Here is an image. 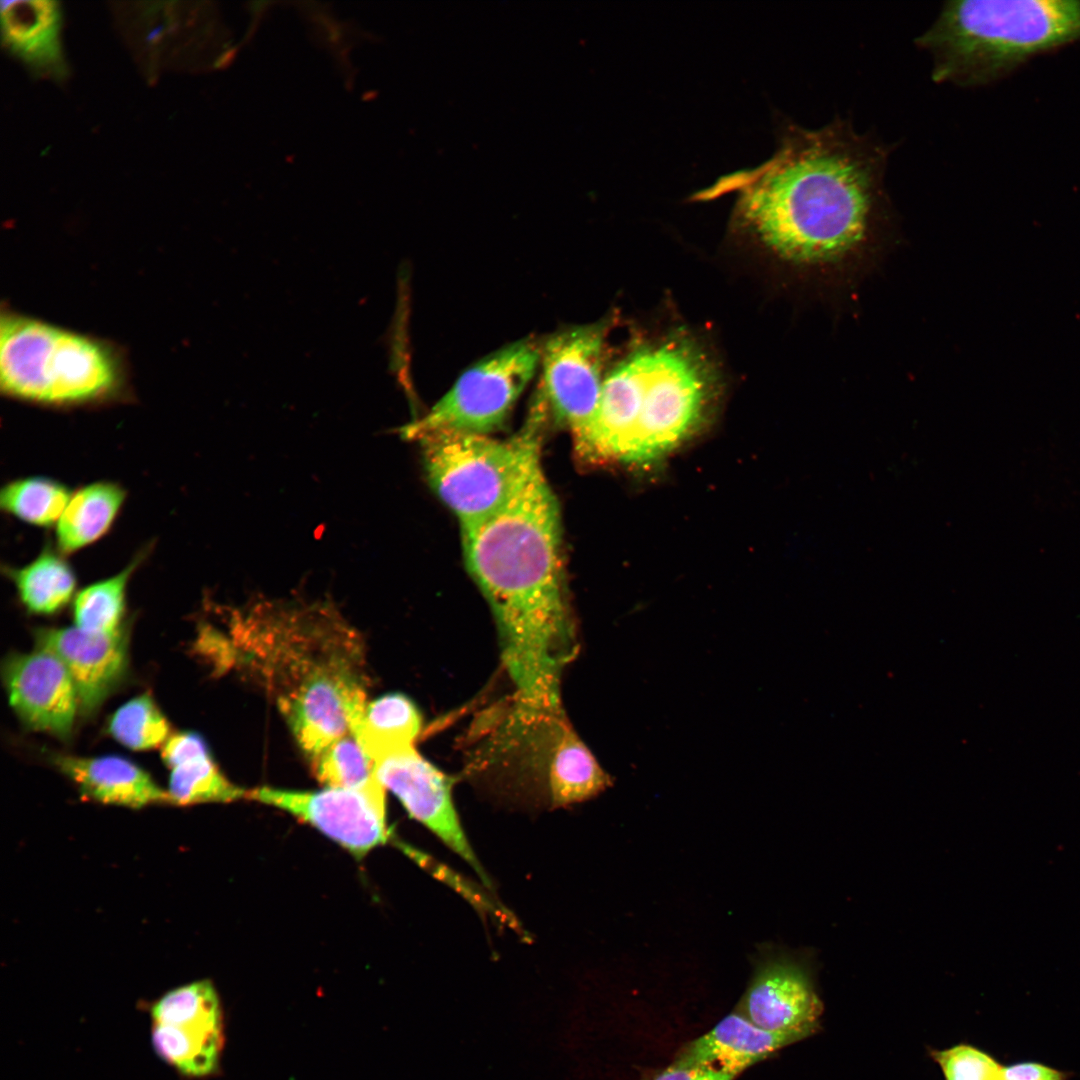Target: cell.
<instances>
[{"label":"cell","instance_id":"6da1fadb","mask_svg":"<svg viewBox=\"0 0 1080 1080\" xmlns=\"http://www.w3.org/2000/svg\"><path fill=\"white\" fill-rule=\"evenodd\" d=\"M461 530L467 569L496 620L516 713L531 720L560 716L561 674L575 656L576 634L559 506L541 464L503 507Z\"/></svg>","mask_w":1080,"mask_h":1080},{"label":"cell","instance_id":"7a4b0ae2","mask_svg":"<svg viewBox=\"0 0 1080 1080\" xmlns=\"http://www.w3.org/2000/svg\"><path fill=\"white\" fill-rule=\"evenodd\" d=\"M889 148L837 118L818 129L781 127L765 162L696 195H737L735 220L783 258L826 264L858 248L886 202Z\"/></svg>","mask_w":1080,"mask_h":1080},{"label":"cell","instance_id":"3957f363","mask_svg":"<svg viewBox=\"0 0 1080 1080\" xmlns=\"http://www.w3.org/2000/svg\"><path fill=\"white\" fill-rule=\"evenodd\" d=\"M915 42L932 57L936 83L986 86L1080 42V1H948Z\"/></svg>","mask_w":1080,"mask_h":1080},{"label":"cell","instance_id":"277c9868","mask_svg":"<svg viewBox=\"0 0 1080 1080\" xmlns=\"http://www.w3.org/2000/svg\"><path fill=\"white\" fill-rule=\"evenodd\" d=\"M714 376L705 356L680 340L641 348L619 362L608 378L633 425L623 462L652 463L685 439L705 415Z\"/></svg>","mask_w":1080,"mask_h":1080},{"label":"cell","instance_id":"5b68a950","mask_svg":"<svg viewBox=\"0 0 1080 1080\" xmlns=\"http://www.w3.org/2000/svg\"><path fill=\"white\" fill-rule=\"evenodd\" d=\"M124 370L109 344L18 314L0 324V384L8 396L48 405L96 401L115 393Z\"/></svg>","mask_w":1080,"mask_h":1080},{"label":"cell","instance_id":"8992f818","mask_svg":"<svg viewBox=\"0 0 1080 1080\" xmlns=\"http://www.w3.org/2000/svg\"><path fill=\"white\" fill-rule=\"evenodd\" d=\"M548 416L543 402L535 397L527 423L510 439L456 431L432 432L417 439L428 482L461 527L503 507L540 464L541 428Z\"/></svg>","mask_w":1080,"mask_h":1080},{"label":"cell","instance_id":"52a82bcc","mask_svg":"<svg viewBox=\"0 0 1080 1080\" xmlns=\"http://www.w3.org/2000/svg\"><path fill=\"white\" fill-rule=\"evenodd\" d=\"M541 361V346L524 338L493 352L466 370L403 435L417 440L437 431L488 435L506 422Z\"/></svg>","mask_w":1080,"mask_h":1080},{"label":"cell","instance_id":"ba28073f","mask_svg":"<svg viewBox=\"0 0 1080 1080\" xmlns=\"http://www.w3.org/2000/svg\"><path fill=\"white\" fill-rule=\"evenodd\" d=\"M606 330L604 323L566 328L541 347L536 395L549 415L569 429L574 449L584 441L601 395Z\"/></svg>","mask_w":1080,"mask_h":1080},{"label":"cell","instance_id":"9c48e42d","mask_svg":"<svg viewBox=\"0 0 1080 1080\" xmlns=\"http://www.w3.org/2000/svg\"><path fill=\"white\" fill-rule=\"evenodd\" d=\"M157 1054L184 1075L215 1071L223 1044L222 1013L214 985L199 980L175 988L151 1007Z\"/></svg>","mask_w":1080,"mask_h":1080},{"label":"cell","instance_id":"30bf717a","mask_svg":"<svg viewBox=\"0 0 1080 1080\" xmlns=\"http://www.w3.org/2000/svg\"><path fill=\"white\" fill-rule=\"evenodd\" d=\"M246 799L281 809L312 825L356 857H363L389 840L385 800L365 792L326 787L291 791L259 787Z\"/></svg>","mask_w":1080,"mask_h":1080},{"label":"cell","instance_id":"8fae6325","mask_svg":"<svg viewBox=\"0 0 1080 1080\" xmlns=\"http://www.w3.org/2000/svg\"><path fill=\"white\" fill-rule=\"evenodd\" d=\"M374 771L411 817L465 860L486 885H491L461 826L453 804L451 778L425 760L414 746L375 762Z\"/></svg>","mask_w":1080,"mask_h":1080},{"label":"cell","instance_id":"7c38bea8","mask_svg":"<svg viewBox=\"0 0 1080 1080\" xmlns=\"http://www.w3.org/2000/svg\"><path fill=\"white\" fill-rule=\"evenodd\" d=\"M9 701L23 723L66 740L71 736L78 708L70 673L53 652L37 647L13 654L2 667Z\"/></svg>","mask_w":1080,"mask_h":1080},{"label":"cell","instance_id":"4fadbf2b","mask_svg":"<svg viewBox=\"0 0 1080 1080\" xmlns=\"http://www.w3.org/2000/svg\"><path fill=\"white\" fill-rule=\"evenodd\" d=\"M366 706L361 671L346 668L314 678L279 709L298 745L312 760L349 733Z\"/></svg>","mask_w":1080,"mask_h":1080},{"label":"cell","instance_id":"5bb4252c","mask_svg":"<svg viewBox=\"0 0 1080 1080\" xmlns=\"http://www.w3.org/2000/svg\"><path fill=\"white\" fill-rule=\"evenodd\" d=\"M37 647L57 655L68 669L79 713H94L123 680L127 670V632L92 633L77 627L35 632Z\"/></svg>","mask_w":1080,"mask_h":1080},{"label":"cell","instance_id":"9a60e30c","mask_svg":"<svg viewBox=\"0 0 1080 1080\" xmlns=\"http://www.w3.org/2000/svg\"><path fill=\"white\" fill-rule=\"evenodd\" d=\"M738 1010L766 1030L811 1035L823 1005L808 969L798 961L779 957L756 968Z\"/></svg>","mask_w":1080,"mask_h":1080},{"label":"cell","instance_id":"2e32d148","mask_svg":"<svg viewBox=\"0 0 1080 1080\" xmlns=\"http://www.w3.org/2000/svg\"><path fill=\"white\" fill-rule=\"evenodd\" d=\"M808 1036L810 1034L801 1031L766 1030L737 1010L685 1045L674 1061L709 1065L737 1076L777 1050Z\"/></svg>","mask_w":1080,"mask_h":1080},{"label":"cell","instance_id":"e0dca14e","mask_svg":"<svg viewBox=\"0 0 1080 1080\" xmlns=\"http://www.w3.org/2000/svg\"><path fill=\"white\" fill-rule=\"evenodd\" d=\"M55 766L76 784L85 797L104 804L133 809L171 803L163 790L141 767L119 756L77 757L54 755Z\"/></svg>","mask_w":1080,"mask_h":1080},{"label":"cell","instance_id":"ac0fdd59","mask_svg":"<svg viewBox=\"0 0 1080 1080\" xmlns=\"http://www.w3.org/2000/svg\"><path fill=\"white\" fill-rule=\"evenodd\" d=\"M60 25V8L55 1L1 3L2 39L8 50L33 72L56 79H62L67 72Z\"/></svg>","mask_w":1080,"mask_h":1080},{"label":"cell","instance_id":"d6986e66","mask_svg":"<svg viewBox=\"0 0 1080 1080\" xmlns=\"http://www.w3.org/2000/svg\"><path fill=\"white\" fill-rule=\"evenodd\" d=\"M544 771L545 803L565 807L590 799L611 784L610 777L566 724L548 746Z\"/></svg>","mask_w":1080,"mask_h":1080},{"label":"cell","instance_id":"ffe728a7","mask_svg":"<svg viewBox=\"0 0 1080 1080\" xmlns=\"http://www.w3.org/2000/svg\"><path fill=\"white\" fill-rule=\"evenodd\" d=\"M422 726L416 705L400 693L384 695L367 706L350 732L373 763L414 746Z\"/></svg>","mask_w":1080,"mask_h":1080},{"label":"cell","instance_id":"44dd1931","mask_svg":"<svg viewBox=\"0 0 1080 1080\" xmlns=\"http://www.w3.org/2000/svg\"><path fill=\"white\" fill-rule=\"evenodd\" d=\"M125 498L120 486L97 482L74 493L57 524L61 552H75L103 536L116 518Z\"/></svg>","mask_w":1080,"mask_h":1080},{"label":"cell","instance_id":"7402d4cb","mask_svg":"<svg viewBox=\"0 0 1080 1080\" xmlns=\"http://www.w3.org/2000/svg\"><path fill=\"white\" fill-rule=\"evenodd\" d=\"M24 606L36 614H52L71 599L76 586L71 567L58 554L47 549L20 569H10Z\"/></svg>","mask_w":1080,"mask_h":1080},{"label":"cell","instance_id":"603a6c76","mask_svg":"<svg viewBox=\"0 0 1080 1080\" xmlns=\"http://www.w3.org/2000/svg\"><path fill=\"white\" fill-rule=\"evenodd\" d=\"M316 778L330 788L365 792L385 800V788L377 779L373 761L351 732L334 741L311 760Z\"/></svg>","mask_w":1080,"mask_h":1080},{"label":"cell","instance_id":"cb8c5ba5","mask_svg":"<svg viewBox=\"0 0 1080 1080\" xmlns=\"http://www.w3.org/2000/svg\"><path fill=\"white\" fill-rule=\"evenodd\" d=\"M247 791L221 773L210 751L171 769L168 793L172 804L232 802L246 799Z\"/></svg>","mask_w":1080,"mask_h":1080},{"label":"cell","instance_id":"d4e9b609","mask_svg":"<svg viewBox=\"0 0 1080 1080\" xmlns=\"http://www.w3.org/2000/svg\"><path fill=\"white\" fill-rule=\"evenodd\" d=\"M72 494L63 484L42 477L8 483L0 494L1 507L9 514L36 526L58 522Z\"/></svg>","mask_w":1080,"mask_h":1080},{"label":"cell","instance_id":"484cf974","mask_svg":"<svg viewBox=\"0 0 1080 1080\" xmlns=\"http://www.w3.org/2000/svg\"><path fill=\"white\" fill-rule=\"evenodd\" d=\"M136 567L137 561L113 577L81 590L73 606L75 627L92 633H109L120 629L127 583Z\"/></svg>","mask_w":1080,"mask_h":1080},{"label":"cell","instance_id":"4316f807","mask_svg":"<svg viewBox=\"0 0 1080 1080\" xmlns=\"http://www.w3.org/2000/svg\"><path fill=\"white\" fill-rule=\"evenodd\" d=\"M108 730L124 746L148 750L165 743L169 724L153 698L142 694L116 710L109 720Z\"/></svg>","mask_w":1080,"mask_h":1080},{"label":"cell","instance_id":"83f0119b","mask_svg":"<svg viewBox=\"0 0 1080 1080\" xmlns=\"http://www.w3.org/2000/svg\"><path fill=\"white\" fill-rule=\"evenodd\" d=\"M946 1080H996L1000 1066L987 1054L967 1045L934 1051Z\"/></svg>","mask_w":1080,"mask_h":1080},{"label":"cell","instance_id":"f1b7e54d","mask_svg":"<svg viewBox=\"0 0 1080 1080\" xmlns=\"http://www.w3.org/2000/svg\"><path fill=\"white\" fill-rule=\"evenodd\" d=\"M208 751L207 743L199 734L185 731L176 733L165 741L161 756L166 766L171 770L183 762Z\"/></svg>","mask_w":1080,"mask_h":1080},{"label":"cell","instance_id":"f546056e","mask_svg":"<svg viewBox=\"0 0 1080 1080\" xmlns=\"http://www.w3.org/2000/svg\"><path fill=\"white\" fill-rule=\"evenodd\" d=\"M735 1077L713 1066L673 1061L665 1069L642 1080H734Z\"/></svg>","mask_w":1080,"mask_h":1080},{"label":"cell","instance_id":"4dcf8cb0","mask_svg":"<svg viewBox=\"0 0 1080 1080\" xmlns=\"http://www.w3.org/2000/svg\"><path fill=\"white\" fill-rule=\"evenodd\" d=\"M996 1080H1062V1075L1040 1064L1021 1063L1001 1067Z\"/></svg>","mask_w":1080,"mask_h":1080}]
</instances>
